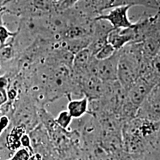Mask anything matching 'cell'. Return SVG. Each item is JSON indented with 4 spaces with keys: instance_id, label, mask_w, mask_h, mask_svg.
<instances>
[{
    "instance_id": "cell-15",
    "label": "cell",
    "mask_w": 160,
    "mask_h": 160,
    "mask_svg": "<svg viewBox=\"0 0 160 160\" xmlns=\"http://www.w3.org/2000/svg\"><path fill=\"white\" fill-rule=\"evenodd\" d=\"M31 153L32 152L29 149L22 148L17 150L12 158L7 160H29Z\"/></svg>"
},
{
    "instance_id": "cell-5",
    "label": "cell",
    "mask_w": 160,
    "mask_h": 160,
    "mask_svg": "<svg viewBox=\"0 0 160 160\" xmlns=\"http://www.w3.org/2000/svg\"><path fill=\"white\" fill-rule=\"evenodd\" d=\"M131 6H118L110 9L108 13L102 14L95 18L107 20L114 29L131 28L133 25L128 16Z\"/></svg>"
},
{
    "instance_id": "cell-1",
    "label": "cell",
    "mask_w": 160,
    "mask_h": 160,
    "mask_svg": "<svg viewBox=\"0 0 160 160\" xmlns=\"http://www.w3.org/2000/svg\"><path fill=\"white\" fill-rule=\"evenodd\" d=\"M119 52L118 81L127 92L139 77L143 55L141 43L130 42Z\"/></svg>"
},
{
    "instance_id": "cell-14",
    "label": "cell",
    "mask_w": 160,
    "mask_h": 160,
    "mask_svg": "<svg viewBox=\"0 0 160 160\" xmlns=\"http://www.w3.org/2000/svg\"><path fill=\"white\" fill-rule=\"evenodd\" d=\"M116 52L114 48L108 42L99 50L94 56L97 60H103L112 56Z\"/></svg>"
},
{
    "instance_id": "cell-8",
    "label": "cell",
    "mask_w": 160,
    "mask_h": 160,
    "mask_svg": "<svg viewBox=\"0 0 160 160\" xmlns=\"http://www.w3.org/2000/svg\"><path fill=\"white\" fill-rule=\"evenodd\" d=\"M94 57L88 48L84 49L75 54L71 66L72 74L80 78L90 74L89 67Z\"/></svg>"
},
{
    "instance_id": "cell-6",
    "label": "cell",
    "mask_w": 160,
    "mask_h": 160,
    "mask_svg": "<svg viewBox=\"0 0 160 160\" xmlns=\"http://www.w3.org/2000/svg\"><path fill=\"white\" fill-rule=\"evenodd\" d=\"M16 120L18 126L23 127L26 131H31L38 126L40 121L34 104L28 103L23 105L16 112Z\"/></svg>"
},
{
    "instance_id": "cell-7",
    "label": "cell",
    "mask_w": 160,
    "mask_h": 160,
    "mask_svg": "<svg viewBox=\"0 0 160 160\" xmlns=\"http://www.w3.org/2000/svg\"><path fill=\"white\" fill-rule=\"evenodd\" d=\"M155 86L142 78L139 77L126 92L127 97L132 104L138 108L143 99Z\"/></svg>"
},
{
    "instance_id": "cell-4",
    "label": "cell",
    "mask_w": 160,
    "mask_h": 160,
    "mask_svg": "<svg viewBox=\"0 0 160 160\" xmlns=\"http://www.w3.org/2000/svg\"><path fill=\"white\" fill-rule=\"evenodd\" d=\"M160 10L154 15L143 14L133 23L134 39L132 42L141 43L149 37L160 34Z\"/></svg>"
},
{
    "instance_id": "cell-18",
    "label": "cell",
    "mask_w": 160,
    "mask_h": 160,
    "mask_svg": "<svg viewBox=\"0 0 160 160\" xmlns=\"http://www.w3.org/2000/svg\"><path fill=\"white\" fill-rule=\"evenodd\" d=\"M42 156L40 154L37 153L36 154L31 155L29 160H41Z\"/></svg>"
},
{
    "instance_id": "cell-11",
    "label": "cell",
    "mask_w": 160,
    "mask_h": 160,
    "mask_svg": "<svg viewBox=\"0 0 160 160\" xmlns=\"http://www.w3.org/2000/svg\"><path fill=\"white\" fill-rule=\"evenodd\" d=\"M144 57L153 58L160 54V34L145 39L141 42Z\"/></svg>"
},
{
    "instance_id": "cell-16",
    "label": "cell",
    "mask_w": 160,
    "mask_h": 160,
    "mask_svg": "<svg viewBox=\"0 0 160 160\" xmlns=\"http://www.w3.org/2000/svg\"><path fill=\"white\" fill-rule=\"evenodd\" d=\"M79 0H62L58 6L57 12H65L76 6Z\"/></svg>"
},
{
    "instance_id": "cell-17",
    "label": "cell",
    "mask_w": 160,
    "mask_h": 160,
    "mask_svg": "<svg viewBox=\"0 0 160 160\" xmlns=\"http://www.w3.org/2000/svg\"><path fill=\"white\" fill-rule=\"evenodd\" d=\"M16 34L9 32L0 22V43L1 45H3L9 38L14 36Z\"/></svg>"
},
{
    "instance_id": "cell-2",
    "label": "cell",
    "mask_w": 160,
    "mask_h": 160,
    "mask_svg": "<svg viewBox=\"0 0 160 160\" xmlns=\"http://www.w3.org/2000/svg\"><path fill=\"white\" fill-rule=\"evenodd\" d=\"M118 51H116L110 57L103 60H97L94 57L90 63L89 72L91 74L96 75L105 82L118 81Z\"/></svg>"
},
{
    "instance_id": "cell-10",
    "label": "cell",
    "mask_w": 160,
    "mask_h": 160,
    "mask_svg": "<svg viewBox=\"0 0 160 160\" xmlns=\"http://www.w3.org/2000/svg\"><path fill=\"white\" fill-rule=\"evenodd\" d=\"M89 100L86 96L69 100L67 110L73 119H78L88 113Z\"/></svg>"
},
{
    "instance_id": "cell-3",
    "label": "cell",
    "mask_w": 160,
    "mask_h": 160,
    "mask_svg": "<svg viewBox=\"0 0 160 160\" xmlns=\"http://www.w3.org/2000/svg\"><path fill=\"white\" fill-rule=\"evenodd\" d=\"M160 84L155 86L139 106L135 118L160 122Z\"/></svg>"
},
{
    "instance_id": "cell-9",
    "label": "cell",
    "mask_w": 160,
    "mask_h": 160,
    "mask_svg": "<svg viewBox=\"0 0 160 160\" xmlns=\"http://www.w3.org/2000/svg\"><path fill=\"white\" fill-rule=\"evenodd\" d=\"M134 39L133 26L125 29H113L109 33L108 42L116 51H119Z\"/></svg>"
},
{
    "instance_id": "cell-12",
    "label": "cell",
    "mask_w": 160,
    "mask_h": 160,
    "mask_svg": "<svg viewBox=\"0 0 160 160\" xmlns=\"http://www.w3.org/2000/svg\"><path fill=\"white\" fill-rule=\"evenodd\" d=\"M88 155V160H116L114 155L107 152L99 145L90 149Z\"/></svg>"
},
{
    "instance_id": "cell-13",
    "label": "cell",
    "mask_w": 160,
    "mask_h": 160,
    "mask_svg": "<svg viewBox=\"0 0 160 160\" xmlns=\"http://www.w3.org/2000/svg\"><path fill=\"white\" fill-rule=\"evenodd\" d=\"M55 120L58 126H60L65 130H68L69 127L71 125L73 118L69 113L68 111L67 110L61 111L58 115L57 118L55 119Z\"/></svg>"
}]
</instances>
